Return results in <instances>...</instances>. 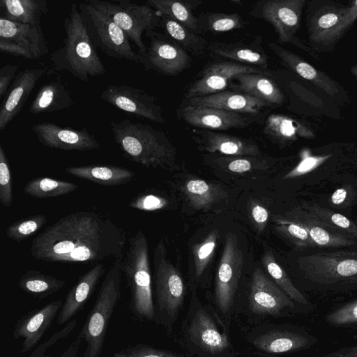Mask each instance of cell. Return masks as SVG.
<instances>
[{
  "label": "cell",
  "instance_id": "obj_1",
  "mask_svg": "<svg viewBox=\"0 0 357 357\" xmlns=\"http://www.w3.org/2000/svg\"><path fill=\"white\" fill-rule=\"evenodd\" d=\"M126 234L107 215L95 210L69 213L32 241L35 260L51 263L97 262L123 258Z\"/></svg>",
  "mask_w": 357,
  "mask_h": 357
},
{
  "label": "cell",
  "instance_id": "obj_2",
  "mask_svg": "<svg viewBox=\"0 0 357 357\" xmlns=\"http://www.w3.org/2000/svg\"><path fill=\"white\" fill-rule=\"evenodd\" d=\"M110 127L127 160L146 167L171 169L176 166V148L164 132L128 119L112 121Z\"/></svg>",
  "mask_w": 357,
  "mask_h": 357
},
{
  "label": "cell",
  "instance_id": "obj_3",
  "mask_svg": "<svg viewBox=\"0 0 357 357\" xmlns=\"http://www.w3.org/2000/svg\"><path fill=\"white\" fill-rule=\"evenodd\" d=\"M63 45L50 56L54 70H66L82 82L106 73L85 22L75 3L63 21Z\"/></svg>",
  "mask_w": 357,
  "mask_h": 357
},
{
  "label": "cell",
  "instance_id": "obj_4",
  "mask_svg": "<svg viewBox=\"0 0 357 357\" xmlns=\"http://www.w3.org/2000/svg\"><path fill=\"white\" fill-rule=\"evenodd\" d=\"M123 273L130 290V308L139 319L155 317L151 286V273L147 238L142 230L128 240L122 259Z\"/></svg>",
  "mask_w": 357,
  "mask_h": 357
},
{
  "label": "cell",
  "instance_id": "obj_5",
  "mask_svg": "<svg viewBox=\"0 0 357 357\" xmlns=\"http://www.w3.org/2000/svg\"><path fill=\"white\" fill-rule=\"evenodd\" d=\"M122 259L114 260L79 331L86 342L83 357H99L102 352L111 317L121 298Z\"/></svg>",
  "mask_w": 357,
  "mask_h": 357
},
{
  "label": "cell",
  "instance_id": "obj_6",
  "mask_svg": "<svg viewBox=\"0 0 357 357\" xmlns=\"http://www.w3.org/2000/svg\"><path fill=\"white\" fill-rule=\"evenodd\" d=\"M303 276L324 289H357V251L317 252L298 259Z\"/></svg>",
  "mask_w": 357,
  "mask_h": 357
},
{
  "label": "cell",
  "instance_id": "obj_7",
  "mask_svg": "<svg viewBox=\"0 0 357 357\" xmlns=\"http://www.w3.org/2000/svg\"><path fill=\"white\" fill-rule=\"evenodd\" d=\"M98 10L111 18L132 42L141 56L147 48L143 42V33L160 27V17L147 4H137L130 0L114 1L87 0Z\"/></svg>",
  "mask_w": 357,
  "mask_h": 357
},
{
  "label": "cell",
  "instance_id": "obj_8",
  "mask_svg": "<svg viewBox=\"0 0 357 357\" xmlns=\"http://www.w3.org/2000/svg\"><path fill=\"white\" fill-rule=\"evenodd\" d=\"M92 41L109 57L142 63V56L135 52L125 32L107 15L87 1L78 4Z\"/></svg>",
  "mask_w": 357,
  "mask_h": 357
},
{
  "label": "cell",
  "instance_id": "obj_9",
  "mask_svg": "<svg viewBox=\"0 0 357 357\" xmlns=\"http://www.w3.org/2000/svg\"><path fill=\"white\" fill-rule=\"evenodd\" d=\"M165 254L164 243L160 241L155 249L153 259L157 311L162 317L174 318L183 302L184 284Z\"/></svg>",
  "mask_w": 357,
  "mask_h": 357
},
{
  "label": "cell",
  "instance_id": "obj_10",
  "mask_svg": "<svg viewBox=\"0 0 357 357\" xmlns=\"http://www.w3.org/2000/svg\"><path fill=\"white\" fill-rule=\"evenodd\" d=\"M243 262V254L236 236L228 233L217 269L214 291L215 303L224 314L227 313L233 305Z\"/></svg>",
  "mask_w": 357,
  "mask_h": 357
},
{
  "label": "cell",
  "instance_id": "obj_11",
  "mask_svg": "<svg viewBox=\"0 0 357 357\" xmlns=\"http://www.w3.org/2000/svg\"><path fill=\"white\" fill-rule=\"evenodd\" d=\"M0 51L26 59H39L48 53L41 25H31L0 17Z\"/></svg>",
  "mask_w": 357,
  "mask_h": 357
},
{
  "label": "cell",
  "instance_id": "obj_12",
  "mask_svg": "<svg viewBox=\"0 0 357 357\" xmlns=\"http://www.w3.org/2000/svg\"><path fill=\"white\" fill-rule=\"evenodd\" d=\"M146 35L150 45L141 63L146 70L176 76L190 67L192 59L188 52L166 35L154 31H147Z\"/></svg>",
  "mask_w": 357,
  "mask_h": 357
},
{
  "label": "cell",
  "instance_id": "obj_13",
  "mask_svg": "<svg viewBox=\"0 0 357 357\" xmlns=\"http://www.w3.org/2000/svg\"><path fill=\"white\" fill-rule=\"evenodd\" d=\"M101 100L139 118L163 124L165 119L157 98L145 91L125 84H110L100 95Z\"/></svg>",
  "mask_w": 357,
  "mask_h": 357
},
{
  "label": "cell",
  "instance_id": "obj_14",
  "mask_svg": "<svg viewBox=\"0 0 357 357\" xmlns=\"http://www.w3.org/2000/svg\"><path fill=\"white\" fill-rule=\"evenodd\" d=\"M257 73L268 75V73L256 67L232 61L213 63L200 72L188 88L185 99L205 96L223 91L229 81L242 74Z\"/></svg>",
  "mask_w": 357,
  "mask_h": 357
},
{
  "label": "cell",
  "instance_id": "obj_15",
  "mask_svg": "<svg viewBox=\"0 0 357 357\" xmlns=\"http://www.w3.org/2000/svg\"><path fill=\"white\" fill-rule=\"evenodd\" d=\"M38 141L45 146L64 151L100 149L96 137L86 129L62 127L52 122H38L31 126Z\"/></svg>",
  "mask_w": 357,
  "mask_h": 357
},
{
  "label": "cell",
  "instance_id": "obj_16",
  "mask_svg": "<svg viewBox=\"0 0 357 357\" xmlns=\"http://www.w3.org/2000/svg\"><path fill=\"white\" fill-rule=\"evenodd\" d=\"M178 117L188 124L202 130H225L243 128L256 121L255 115L232 112L213 107L181 105Z\"/></svg>",
  "mask_w": 357,
  "mask_h": 357
},
{
  "label": "cell",
  "instance_id": "obj_17",
  "mask_svg": "<svg viewBox=\"0 0 357 357\" xmlns=\"http://www.w3.org/2000/svg\"><path fill=\"white\" fill-rule=\"evenodd\" d=\"M300 2L289 0H262L252 8L250 14L269 22L282 43L294 42L298 27Z\"/></svg>",
  "mask_w": 357,
  "mask_h": 357
},
{
  "label": "cell",
  "instance_id": "obj_18",
  "mask_svg": "<svg viewBox=\"0 0 357 357\" xmlns=\"http://www.w3.org/2000/svg\"><path fill=\"white\" fill-rule=\"evenodd\" d=\"M249 303L252 311L259 314L279 315L294 308L292 300L260 268L252 273Z\"/></svg>",
  "mask_w": 357,
  "mask_h": 357
},
{
  "label": "cell",
  "instance_id": "obj_19",
  "mask_svg": "<svg viewBox=\"0 0 357 357\" xmlns=\"http://www.w3.org/2000/svg\"><path fill=\"white\" fill-rule=\"evenodd\" d=\"M63 301L54 300L45 305L31 310L15 324L13 337L23 339L20 352H29L35 347L59 314Z\"/></svg>",
  "mask_w": 357,
  "mask_h": 357
},
{
  "label": "cell",
  "instance_id": "obj_20",
  "mask_svg": "<svg viewBox=\"0 0 357 357\" xmlns=\"http://www.w3.org/2000/svg\"><path fill=\"white\" fill-rule=\"evenodd\" d=\"M47 68H26L14 79L8 93L0 107V130L13 120L24 107L37 82L45 74Z\"/></svg>",
  "mask_w": 357,
  "mask_h": 357
},
{
  "label": "cell",
  "instance_id": "obj_21",
  "mask_svg": "<svg viewBox=\"0 0 357 357\" xmlns=\"http://www.w3.org/2000/svg\"><path fill=\"white\" fill-rule=\"evenodd\" d=\"M193 139L200 149L209 153H220L229 156H258L261 153L252 139L220 132L197 129Z\"/></svg>",
  "mask_w": 357,
  "mask_h": 357
},
{
  "label": "cell",
  "instance_id": "obj_22",
  "mask_svg": "<svg viewBox=\"0 0 357 357\" xmlns=\"http://www.w3.org/2000/svg\"><path fill=\"white\" fill-rule=\"evenodd\" d=\"M282 216L303 227L317 246L333 248L356 245V241L331 228L301 206L294 208Z\"/></svg>",
  "mask_w": 357,
  "mask_h": 357
},
{
  "label": "cell",
  "instance_id": "obj_23",
  "mask_svg": "<svg viewBox=\"0 0 357 357\" xmlns=\"http://www.w3.org/2000/svg\"><path fill=\"white\" fill-rule=\"evenodd\" d=\"M105 273L103 264L96 263L69 289L57 317L56 324L62 325L72 319L84 307Z\"/></svg>",
  "mask_w": 357,
  "mask_h": 357
},
{
  "label": "cell",
  "instance_id": "obj_24",
  "mask_svg": "<svg viewBox=\"0 0 357 357\" xmlns=\"http://www.w3.org/2000/svg\"><path fill=\"white\" fill-rule=\"evenodd\" d=\"M182 105L205 106L250 115L259 113L263 107L268 106L249 94L229 91L185 99Z\"/></svg>",
  "mask_w": 357,
  "mask_h": 357
},
{
  "label": "cell",
  "instance_id": "obj_25",
  "mask_svg": "<svg viewBox=\"0 0 357 357\" xmlns=\"http://www.w3.org/2000/svg\"><path fill=\"white\" fill-rule=\"evenodd\" d=\"M208 50L215 56L250 64L260 68H266L268 56L261 46V38L258 36L251 43L211 42Z\"/></svg>",
  "mask_w": 357,
  "mask_h": 357
},
{
  "label": "cell",
  "instance_id": "obj_26",
  "mask_svg": "<svg viewBox=\"0 0 357 357\" xmlns=\"http://www.w3.org/2000/svg\"><path fill=\"white\" fill-rule=\"evenodd\" d=\"M189 333L192 342L211 354L220 353L229 347L227 336L220 332L213 319L203 309L195 312Z\"/></svg>",
  "mask_w": 357,
  "mask_h": 357
},
{
  "label": "cell",
  "instance_id": "obj_27",
  "mask_svg": "<svg viewBox=\"0 0 357 357\" xmlns=\"http://www.w3.org/2000/svg\"><path fill=\"white\" fill-rule=\"evenodd\" d=\"M64 170L73 176L105 186L126 184L135 176V173L130 169L112 165L68 167Z\"/></svg>",
  "mask_w": 357,
  "mask_h": 357
},
{
  "label": "cell",
  "instance_id": "obj_28",
  "mask_svg": "<svg viewBox=\"0 0 357 357\" xmlns=\"http://www.w3.org/2000/svg\"><path fill=\"white\" fill-rule=\"evenodd\" d=\"M74 105L66 85L60 79L43 84L32 101L29 112L32 114L53 112Z\"/></svg>",
  "mask_w": 357,
  "mask_h": 357
},
{
  "label": "cell",
  "instance_id": "obj_29",
  "mask_svg": "<svg viewBox=\"0 0 357 357\" xmlns=\"http://www.w3.org/2000/svg\"><path fill=\"white\" fill-rule=\"evenodd\" d=\"M312 337L291 331H271L255 338L253 344L258 349L280 354L307 348L313 344Z\"/></svg>",
  "mask_w": 357,
  "mask_h": 357
},
{
  "label": "cell",
  "instance_id": "obj_30",
  "mask_svg": "<svg viewBox=\"0 0 357 357\" xmlns=\"http://www.w3.org/2000/svg\"><path fill=\"white\" fill-rule=\"evenodd\" d=\"M237 84L232 85L238 92L249 94L270 106L280 104L283 98L277 85L265 75L250 73L238 75Z\"/></svg>",
  "mask_w": 357,
  "mask_h": 357
},
{
  "label": "cell",
  "instance_id": "obj_31",
  "mask_svg": "<svg viewBox=\"0 0 357 357\" xmlns=\"http://www.w3.org/2000/svg\"><path fill=\"white\" fill-rule=\"evenodd\" d=\"M202 3L199 0H148L146 2L158 15L168 17L198 34L194 10Z\"/></svg>",
  "mask_w": 357,
  "mask_h": 357
},
{
  "label": "cell",
  "instance_id": "obj_32",
  "mask_svg": "<svg viewBox=\"0 0 357 357\" xmlns=\"http://www.w3.org/2000/svg\"><path fill=\"white\" fill-rule=\"evenodd\" d=\"M181 190L190 205L197 210L210 209L227 197L220 186L201 178L187 180Z\"/></svg>",
  "mask_w": 357,
  "mask_h": 357
},
{
  "label": "cell",
  "instance_id": "obj_33",
  "mask_svg": "<svg viewBox=\"0 0 357 357\" xmlns=\"http://www.w3.org/2000/svg\"><path fill=\"white\" fill-rule=\"evenodd\" d=\"M0 8L3 17L10 21L39 26L47 4L45 0H0Z\"/></svg>",
  "mask_w": 357,
  "mask_h": 357
},
{
  "label": "cell",
  "instance_id": "obj_34",
  "mask_svg": "<svg viewBox=\"0 0 357 357\" xmlns=\"http://www.w3.org/2000/svg\"><path fill=\"white\" fill-rule=\"evenodd\" d=\"M160 17V27L165 32V35L184 50L195 56H202L206 53L208 45L199 34L168 17Z\"/></svg>",
  "mask_w": 357,
  "mask_h": 357
},
{
  "label": "cell",
  "instance_id": "obj_35",
  "mask_svg": "<svg viewBox=\"0 0 357 357\" xmlns=\"http://www.w3.org/2000/svg\"><path fill=\"white\" fill-rule=\"evenodd\" d=\"M19 287L34 298L43 300L62 289L66 281L37 270H29L19 278Z\"/></svg>",
  "mask_w": 357,
  "mask_h": 357
},
{
  "label": "cell",
  "instance_id": "obj_36",
  "mask_svg": "<svg viewBox=\"0 0 357 357\" xmlns=\"http://www.w3.org/2000/svg\"><path fill=\"white\" fill-rule=\"evenodd\" d=\"M77 188L78 185L73 182L40 176L29 181L23 192L32 197L47 199L70 194Z\"/></svg>",
  "mask_w": 357,
  "mask_h": 357
},
{
  "label": "cell",
  "instance_id": "obj_37",
  "mask_svg": "<svg viewBox=\"0 0 357 357\" xmlns=\"http://www.w3.org/2000/svg\"><path fill=\"white\" fill-rule=\"evenodd\" d=\"M199 33H222L245 27L248 24L238 13L208 12L197 17Z\"/></svg>",
  "mask_w": 357,
  "mask_h": 357
},
{
  "label": "cell",
  "instance_id": "obj_38",
  "mask_svg": "<svg viewBox=\"0 0 357 357\" xmlns=\"http://www.w3.org/2000/svg\"><path fill=\"white\" fill-rule=\"evenodd\" d=\"M301 206L331 228L357 241V225L344 215L315 204L304 203Z\"/></svg>",
  "mask_w": 357,
  "mask_h": 357
},
{
  "label": "cell",
  "instance_id": "obj_39",
  "mask_svg": "<svg viewBox=\"0 0 357 357\" xmlns=\"http://www.w3.org/2000/svg\"><path fill=\"white\" fill-rule=\"evenodd\" d=\"M262 264L275 283L292 300L307 305V300L294 285L285 271L278 264L271 251H266L262 257Z\"/></svg>",
  "mask_w": 357,
  "mask_h": 357
},
{
  "label": "cell",
  "instance_id": "obj_40",
  "mask_svg": "<svg viewBox=\"0 0 357 357\" xmlns=\"http://www.w3.org/2000/svg\"><path fill=\"white\" fill-rule=\"evenodd\" d=\"M273 218L275 231L296 248L305 250L317 246L308 231L299 224L288 220L282 215H277Z\"/></svg>",
  "mask_w": 357,
  "mask_h": 357
},
{
  "label": "cell",
  "instance_id": "obj_41",
  "mask_svg": "<svg viewBox=\"0 0 357 357\" xmlns=\"http://www.w3.org/2000/svg\"><path fill=\"white\" fill-rule=\"evenodd\" d=\"M258 156H220L213 161L217 166L234 173L266 170L269 166L268 160Z\"/></svg>",
  "mask_w": 357,
  "mask_h": 357
},
{
  "label": "cell",
  "instance_id": "obj_42",
  "mask_svg": "<svg viewBox=\"0 0 357 357\" xmlns=\"http://www.w3.org/2000/svg\"><path fill=\"white\" fill-rule=\"evenodd\" d=\"M47 222L43 214L31 215L9 225L6 236L9 239L20 243L38 231Z\"/></svg>",
  "mask_w": 357,
  "mask_h": 357
},
{
  "label": "cell",
  "instance_id": "obj_43",
  "mask_svg": "<svg viewBox=\"0 0 357 357\" xmlns=\"http://www.w3.org/2000/svg\"><path fill=\"white\" fill-rule=\"evenodd\" d=\"M218 236V230L214 229L202 242L193 247L195 271L197 278L201 276L212 258Z\"/></svg>",
  "mask_w": 357,
  "mask_h": 357
},
{
  "label": "cell",
  "instance_id": "obj_44",
  "mask_svg": "<svg viewBox=\"0 0 357 357\" xmlns=\"http://www.w3.org/2000/svg\"><path fill=\"white\" fill-rule=\"evenodd\" d=\"M13 181L10 169L3 146H0V202L5 207L13 204Z\"/></svg>",
  "mask_w": 357,
  "mask_h": 357
},
{
  "label": "cell",
  "instance_id": "obj_45",
  "mask_svg": "<svg viewBox=\"0 0 357 357\" xmlns=\"http://www.w3.org/2000/svg\"><path fill=\"white\" fill-rule=\"evenodd\" d=\"M326 321L333 326H347L357 324V300L348 303L331 312Z\"/></svg>",
  "mask_w": 357,
  "mask_h": 357
},
{
  "label": "cell",
  "instance_id": "obj_46",
  "mask_svg": "<svg viewBox=\"0 0 357 357\" xmlns=\"http://www.w3.org/2000/svg\"><path fill=\"white\" fill-rule=\"evenodd\" d=\"M129 207L144 211L162 210L168 206V201L160 195L153 193L139 194L128 203Z\"/></svg>",
  "mask_w": 357,
  "mask_h": 357
},
{
  "label": "cell",
  "instance_id": "obj_47",
  "mask_svg": "<svg viewBox=\"0 0 357 357\" xmlns=\"http://www.w3.org/2000/svg\"><path fill=\"white\" fill-rule=\"evenodd\" d=\"M112 357H178L169 352L152 347L137 344L114 353Z\"/></svg>",
  "mask_w": 357,
  "mask_h": 357
},
{
  "label": "cell",
  "instance_id": "obj_48",
  "mask_svg": "<svg viewBox=\"0 0 357 357\" xmlns=\"http://www.w3.org/2000/svg\"><path fill=\"white\" fill-rule=\"evenodd\" d=\"M77 325L76 319L71 320L63 328L54 333L47 340L38 346L28 357H50L47 351L60 340L68 336Z\"/></svg>",
  "mask_w": 357,
  "mask_h": 357
},
{
  "label": "cell",
  "instance_id": "obj_49",
  "mask_svg": "<svg viewBox=\"0 0 357 357\" xmlns=\"http://www.w3.org/2000/svg\"><path fill=\"white\" fill-rule=\"evenodd\" d=\"M328 156L308 157L303 159L295 168L288 172L284 178H292L305 174L318 167Z\"/></svg>",
  "mask_w": 357,
  "mask_h": 357
},
{
  "label": "cell",
  "instance_id": "obj_50",
  "mask_svg": "<svg viewBox=\"0 0 357 357\" xmlns=\"http://www.w3.org/2000/svg\"><path fill=\"white\" fill-rule=\"evenodd\" d=\"M17 65L6 64L0 69V99L6 95L8 87L17 76Z\"/></svg>",
  "mask_w": 357,
  "mask_h": 357
},
{
  "label": "cell",
  "instance_id": "obj_51",
  "mask_svg": "<svg viewBox=\"0 0 357 357\" xmlns=\"http://www.w3.org/2000/svg\"><path fill=\"white\" fill-rule=\"evenodd\" d=\"M250 217L259 233H261L267 224L268 212L260 204L253 203L250 207Z\"/></svg>",
  "mask_w": 357,
  "mask_h": 357
},
{
  "label": "cell",
  "instance_id": "obj_52",
  "mask_svg": "<svg viewBox=\"0 0 357 357\" xmlns=\"http://www.w3.org/2000/svg\"><path fill=\"white\" fill-rule=\"evenodd\" d=\"M324 357H357V344L342 348Z\"/></svg>",
  "mask_w": 357,
  "mask_h": 357
},
{
  "label": "cell",
  "instance_id": "obj_53",
  "mask_svg": "<svg viewBox=\"0 0 357 357\" xmlns=\"http://www.w3.org/2000/svg\"><path fill=\"white\" fill-rule=\"evenodd\" d=\"M84 341L83 336L79 332L75 337L73 342L71 343L68 349L61 356V357H76L82 342Z\"/></svg>",
  "mask_w": 357,
  "mask_h": 357
},
{
  "label": "cell",
  "instance_id": "obj_54",
  "mask_svg": "<svg viewBox=\"0 0 357 357\" xmlns=\"http://www.w3.org/2000/svg\"><path fill=\"white\" fill-rule=\"evenodd\" d=\"M338 21V17L336 14L330 13L320 17L318 20L319 27L322 29H328L333 26Z\"/></svg>",
  "mask_w": 357,
  "mask_h": 357
},
{
  "label": "cell",
  "instance_id": "obj_55",
  "mask_svg": "<svg viewBox=\"0 0 357 357\" xmlns=\"http://www.w3.org/2000/svg\"><path fill=\"white\" fill-rule=\"evenodd\" d=\"M347 195V190L344 188L337 189L331 195V202L334 205H340L346 199Z\"/></svg>",
  "mask_w": 357,
  "mask_h": 357
}]
</instances>
